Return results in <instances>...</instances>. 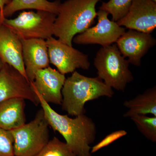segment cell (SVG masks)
<instances>
[{"label": "cell", "instance_id": "5bb4252c", "mask_svg": "<svg viewBox=\"0 0 156 156\" xmlns=\"http://www.w3.org/2000/svg\"><path fill=\"white\" fill-rule=\"evenodd\" d=\"M0 58L3 63L14 67L27 79L23 58L21 40L1 23Z\"/></svg>", "mask_w": 156, "mask_h": 156}, {"label": "cell", "instance_id": "d6986e66", "mask_svg": "<svg viewBox=\"0 0 156 156\" xmlns=\"http://www.w3.org/2000/svg\"><path fill=\"white\" fill-rule=\"evenodd\" d=\"M132 0H110L107 2H102L99 10L110 14L112 20L117 22L127 14Z\"/></svg>", "mask_w": 156, "mask_h": 156}, {"label": "cell", "instance_id": "8fae6325", "mask_svg": "<svg viewBox=\"0 0 156 156\" xmlns=\"http://www.w3.org/2000/svg\"><path fill=\"white\" fill-rule=\"evenodd\" d=\"M116 43L121 54L125 58H128L129 63L140 66L141 58L155 46L156 41L151 34L129 29Z\"/></svg>", "mask_w": 156, "mask_h": 156}, {"label": "cell", "instance_id": "277c9868", "mask_svg": "<svg viewBox=\"0 0 156 156\" xmlns=\"http://www.w3.org/2000/svg\"><path fill=\"white\" fill-rule=\"evenodd\" d=\"M129 63L116 44L102 47L96 53L94 62L98 77L112 89L122 92L134 80Z\"/></svg>", "mask_w": 156, "mask_h": 156}, {"label": "cell", "instance_id": "ac0fdd59", "mask_svg": "<svg viewBox=\"0 0 156 156\" xmlns=\"http://www.w3.org/2000/svg\"><path fill=\"white\" fill-rule=\"evenodd\" d=\"M130 119L133 121L138 131L147 139L156 142V117H149L146 115H136Z\"/></svg>", "mask_w": 156, "mask_h": 156}, {"label": "cell", "instance_id": "3957f363", "mask_svg": "<svg viewBox=\"0 0 156 156\" xmlns=\"http://www.w3.org/2000/svg\"><path fill=\"white\" fill-rule=\"evenodd\" d=\"M62 94V108L76 117L85 114L88 101L104 96L112 97L114 92L98 77H88L75 71L66 80Z\"/></svg>", "mask_w": 156, "mask_h": 156}, {"label": "cell", "instance_id": "44dd1931", "mask_svg": "<svg viewBox=\"0 0 156 156\" xmlns=\"http://www.w3.org/2000/svg\"><path fill=\"white\" fill-rule=\"evenodd\" d=\"M0 156H14V139L11 131L1 128Z\"/></svg>", "mask_w": 156, "mask_h": 156}, {"label": "cell", "instance_id": "2e32d148", "mask_svg": "<svg viewBox=\"0 0 156 156\" xmlns=\"http://www.w3.org/2000/svg\"><path fill=\"white\" fill-rule=\"evenodd\" d=\"M123 105L128 109L123 115L125 118L148 114L156 117V87L147 89L133 99L126 101Z\"/></svg>", "mask_w": 156, "mask_h": 156}, {"label": "cell", "instance_id": "5b68a950", "mask_svg": "<svg viewBox=\"0 0 156 156\" xmlns=\"http://www.w3.org/2000/svg\"><path fill=\"white\" fill-rule=\"evenodd\" d=\"M49 126L41 108L32 121L10 131L14 139V156L37 154L50 140Z\"/></svg>", "mask_w": 156, "mask_h": 156}, {"label": "cell", "instance_id": "e0dca14e", "mask_svg": "<svg viewBox=\"0 0 156 156\" xmlns=\"http://www.w3.org/2000/svg\"><path fill=\"white\" fill-rule=\"evenodd\" d=\"M61 3L59 0H11L4 8L3 16L8 18L17 11L27 9L48 11L57 15Z\"/></svg>", "mask_w": 156, "mask_h": 156}, {"label": "cell", "instance_id": "ba28073f", "mask_svg": "<svg viewBox=\"0 0 156 156\" xmlns=\"http://www.w3.org/2000/svg\"><path fill=\"white\" fill-rule=\"evenodd\" d=\"M108 14L99 10L97 12V24L76 35L73 41L78 45L98 44L102 47L116 43L126 32V28L120 26L116 22L110 20Z\"/></svg>", "mask_w": 156, "mask_h": 156}, {"label": "cell", "instance_id": "6da1fadb", "mask_svg": "<svg viewBox=\"0 0 156 156\" xmlns=\"http://www.w3.org/2000/svg\"><path fill=\"white\" fill-rule=\"evenodd\" d=\"M35 92L49 126L53 131L63 136L66 143L76 156H92L90 145L95 141L97 133L96 125L92 119L85 114L75 118L60 114Z\"/></svg>", "mask_w": 156, "mask_h": 156}, {"label": "cell", "instance_id": "d4e9b609", "mask_svg": "<svg viewBox=\"0 0 156 156\" xmlns=\"http://www.w3.org/2000/svg\"><path fill=\"white\" fill-rule=\"evenodd\" d=\"M152 1H153V2H156V0H152Z\"/></svg>", "mask_w": 156, "mask_h": 156}, {"label": "cell", "instance_id": "cb8c5ba5", "mask_svg": "<svg viewBox=\"0 0 156 156\" xmlns=\"http://www.w3.org/2000/svg\"><path fill=\"white\" fill-rule=\"evenodd\" d=\"M4 63H3L2 60H1V58H0V71H1V69L2 68L3 65H4Z\"/></svg>", "mask_w": 156, "mask_h": 156}, {"label": "cell", "instance_id": "9a60e30c", "mask_svg": "<svg viewBox=\"0 0 156 156\" xmlns=\"http://www.w3.org/2000/svg\"><path fill=\"white\" fill-rule=\"evenodd\" d=\"M25 100L14 98L0 103V128L10 131L25 124Z\"/></svg>", "mask_w": 156, "mask_h": 156}, {"label": "cell", "instance_id": "8992f818", "mask_svg": "<svg viewBox=\"0 0 156 156\" xmlns=\"http://www.w3.org/2000/svg\"><path fill=\"white\" fill-rule=\"evenodd\" d=\"M56 17L48 11H23L14 19L5 18L3 23L21 40H47L53 35Z\"/></svg>", "mask_w": 156, "mask_h": 156}, {"label": "cell", "instance_id": "30bf717a", "mask_svg": "<svg viewBox=\"0 0 156 156\" xmlns=\"http://www.w3.org/2000/svg\"><path fill=\"white\" fill-rule=\"evenodd\" d=\"M117 23L129 29L151 33L156 27V2L152 0H132L128 12Z\"/></svg>", "mask_w": 156, "mask_h": 156}, {"label": "cell", "instance_id": "4fadbf2b", "mask_svg": "<svg viewBox=\"0 0 156 156\" xmlns=\"http://www.w3.org/2000/svg\"><path fill=\"white\" fill-rule=\"evenodd\" d=\"M22 55L25 72L31 83L37 71L50 66L46 40L40 39L21 40Z\"/></svg>", "mask_w": 156, "mask_h": 156}, {"label": "cell", "instance_id": "603a6c76", "mask_svg": "<svg viewBox=\"0 0 156 156\" xmlns=\"http://www.w3.org/2000/svg\"><path fill=\"white\" fill-rule=\"evenodd\" d=\"M11 0H0V23H3L5 17L3 16V10L5 6L10 2Z\"/></svg>", "mask_w": 156, "mask_h": 156}, {"label": "cell", "instance_id": "484cf974", "mask_svg": "<svg viewBox=\"0 0 156 156\" xmlns=\"http://www.w3.org/2000/svg\"></svg>", "mask_w": 156, "mask_h": 156}, {"label": "cell", "instance_id": "7a4b0ae2", "mask_svg": "<svg viewBox=\"0 0 156 156\" xmlns=\"http://www.w3.org/2000/svg\"><path fill=\"white\" fill-rule=\"evenodd\" d=\"M101 0H67L61 3L53 28V35L72 46L73 38L89 28L97 17L96 5Z\"/></svg>", "mask_w": 156, "mask_h": 156}, {"label": "cell", "instance_id": "7402d4cb", "mask_svg": "<svg viewBox=\"0 0 156 156\" xmlns=\"http://www.w3.org/2000/svg\"><path fill=\"white\" fill-rule=\"evenodd\" d=\"M127 134V131L125 130H119L112 132L111 134L107 135L100 142L96 145L91 147V153L93 154L99 151L101 149L108 146L117 140L126 136Z\"/></svg>", "mask_w": 156, "mask_h": 156}, {"label": "cell", "instance_id": "9c48e42d", "mask_svg": "<svg viewBox=\"0 0 156 156\" xmlns=\"http://www.w3.org/2000/svg\"><path fill=\"white\" fill-rule=\"evenodd\" d=\"M14 98L30 101L36 106L40 104L31 83L17 69L4 63L0 71V103Z\"/></svg>", "mask_w": 156, "mask_h": 156}, {"label": "cell", "instance_id": "ffe728a7", "mask_svg": "<svg viewBox=\"0 0 156 156\" xmlns=\"http://www.w3.org/2000/svg\"><path fill=\"white\" fill-rule=\"evenodd\" d=\"M35 156H76L66 142L56 137L49 140L42 150Z\"/></svg>", "mask_w": 156, "mask_h": 156}, {"label": "cell", "instance_id": "7c38bea8", "mask_svg": "<svg viewBox=\"0 0 156 156\" xmlns=\"http://www.w3.org/2000/svg\"><path fill=\"white\" fill-rule=\"evenodd\" d=\"M66 80L65 75L49 66L37 72L31 84L35 92L47 103L61 105L62 90Z\"/></svg>", "mask_w": 156, "mask_h": 156}, {"label": "cell", "instance_id": "52a82bcc", "mask_svg": "<svg viewBox=\"0 0 156 156\" xmlns=\"http://www.w3.org/2000/svg\"><path fill=\"white\" fill-rule=\"evenodd\" d=\"M49 60L62 74L73 73L77 69H89V56L53 37L46 40Z\"/></svg>", "mask_w": 156, "mask_h": 156}]
</instances>
